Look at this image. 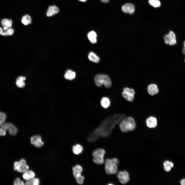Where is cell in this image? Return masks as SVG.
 <instances>
[{
  "label": "cell",
  "mask_w": 185,
  "mask_h": 185,
  "mask_svg": "<svg viewBox=\"0 0 185 185\" xmlns=\"http://www.w3.org/2000/svg\"><path fill=\"white\" fill-rule=\"evenodd\" d=\"M147 90L149 94L152 96L156 94L159 92V89L155 84H151L148 86Z\"/></svg>",
  "instance_id": "15"
},
{
  "label": "cell",
  "mask_w": 185,
  "mask_h": 185,
  "mask_svg": "<svg viewBox=\"0 0 185 185\" xmlns=\"http://www.w3.org/2000/svg\"><path fill=\"white\" fill-rule=\"evenodd\" d=\"M183 48L182 50V52L183 53L185 54V41L183 43Z\"/></svg>",
  "instance_id": "35"
},
{
  "label": "cell",
  "mask_w": 185,
  "mask_h": 185,
  "mask_svg": "<svg viewBox=\"0 0 185 185\" xmlns=\"http://www.w3.org/2000/svg\"></svg>",
  "instance_id": "38"
},
{
  "label": "cell",
  "mask_w": 185,
  "mask_h": 185,
  "mask_svg": "<svg viewBox=\"0 0 185 185\" xmlns=\"http://www.w3.org/2000/svg\"><path fill=\"white\" fill-rule=\"evenodd\" d=\"M6 132L0 125V136H5L6 134Z\"/></svg>",
  "instance_id": "32"
},
{
  "label": "cell",
  "mask_w": 185,
  "mask_h": 185,
  "mask_svg": "<svg viewBox=\"0 0 185 185\" xmlns=\"http://www.w3.org/2000/svg\"><path fill=\"white\" fill-rule=\"evenodd\" d=\"M79 1L83 2H86L87 0H79Z\"/></svg>",
  "instance_id": "37"
},
{
  "label": "cell",
  "mask_w": 185,
  "mask_h": 185,
  "mask_svg": "<svg viewBox=\"0 0 185 185\" xmlns=\"http://www.w3.org/2000/svg\"><path fill=\"white\" fill-rule=\"evenodd\" d=\"M119 163V160L116 158L107 159L105 161V169L106 173L109 175L116 173Z\"/></svg>",
  "instance_id": "3"
},
{
  "label": "cell",
  "mask_w": 185,
  "mask_h": 185,
  "mask_svg": "<svg viewBox=\"0 0 185 185\" xmlns=\"http://www.w3.org/2000/svg\"><path fill=\"white\" fill-rule=\"evenodd\" d=\"M29 166L26 164V160L23 159L15 161L14 164V169L20 172L24 173L28 170Z\"/></svg>",
  "instance_id": "7"
},
{
  "label": "cell",
  "mask_w": 185,
  "mask_h": 185,
  "mask_svg": "<svg viewBox=\"0 0 185 185\" xmlns=\"http://www.w3.org/2000/svg\"><path fill=\"white\" fill-rule=\"evenodd\" d=\"M163 167L164 170L166 172H169L174 166L173 163L169 161H166L163 163Z\"/></svg>",
  "instance_id": "23"
},
{
  "label": "cell",
  "mask_w": 185,
  "mask_h": 185,
  "mask_svg": "<svg viewBox=\"0 0 185 185\" xmlns=\"http://www.w3.org/2000/svg\"><path fill=\"white\" fill-rule=\"evenodd\" d=\"M105 151L103 149L99 148L95 150L92 152L93 161L99 165L103 164L104 162V156Z\"/></svg>",
  "instance_id": "5"
},
{
  "label": "cell",
  "mask_w": 185,
  "mask_h": 185,
  "mask_svg": "<svg viewBox=\"0 0 185 185\" xmlns=\"http://www.w3.org/2000/svg\"><path fill=\"white\" fill-rule=\"evenodd\" d=\"M30 141L31 144L37 147H41L44 144L41 137L39 135H35L31 137Z\"/></svg>",
  "instance_id": "12"
},
{
  "label": "cell",
  "mask_w": 185,
  "mask_h": 185,
  "mask_svg": "<svg viewBox=\"0 0 185 185\" xmlns=\"http://www.w3.org/2000/svg\"><path fill=\"white\" fill-rule=\"evenodd\" d=\"M122 94L126 100L132 102L134 98L135 92L133 89L127 87L124 88Z\"/></svg>",
  "instance_id": "8"
},
{
  "label": "cell",
  "mask_w": 185,
  "mask_h": 185,
  "mask_svg": "<svg viewBox=\"0 0 185 185\" xmlns=\"http://www.w3.org/2000/svg\"><path fill=\"white\" fill-rule=\"evenodd\" d=\"M40 183L39 179L38 178H35L30 180L26 181L25 183L26 185H39Z\"/></svg>",
  "instance_id": "27"
},
{
  "label": "cell",
  "mask_w": 185,
  "mask_h": 185,
  "mask_svg": "<svg viewBox=\"0 0 185 185\" xmlns=\"http://www.w3.org/2000/svg\"><path fill=\"white\" fill-rule=\"evenodd\" d=\"M101 104L104 108H106L110 106V102L109 99L106 97L103 98L101 100Z\"/></svg>",
  "instance_id": "26"
},
{
  "label": "cell",
  "mask_w": 185,
  "mask_h": 185,
  "mask_svg": "<svg viewBox=\"0 0 185 185\" xmlns=\"http://www.w3.org/2000/svg\"><path fill=\"white\" fill-rule=\"evenodd\" d=\"M0 35L4 36V31L3 29L0 26Z\"/></svg>",
  "instance_id": "33"
},
{
  "label": "cell",
  "mask_w": 185,
  "mask_h": 185,
  "mask_svg": "<svg viewBox=\"0 0 185 185\" xmlns=\"http://www.w3.org/2000/svg\"><path fill=\"white\" fill-rule=\"evenodd\" d=\"M87 36L91 43H95L96 42L97 35L95 32L93 31H90L88 33Z\"/></svg>",
  "instance_id": "22"
},
{
  "label": "cell",
  "mask_w": 185,
  "mask_h": 185,
  "mask_svg": "<svg viewBox=\"0 0 185 185\" xmlns=\"http://www.w3.org/2000/svg\"><path fill=\"white\" fill-rule=\"evenodd\" d=\"M164 39L165 43L166 44L173 45L177 43L175 35L172 31H170L168 34L165 35Z\"/></svg>",
  "instance_id": "11"
},
{
  "label": "cell",
  "mask_w": 185,
  "mask_h": 185,
  "mask_svg": "<svg viewBox=\"0 0 185 185\" xmlns=\"http://www.w3.org/2000/svg\"><path fill=\"white\" fill-rule=\"evenodd\" d=\"M135 6L134 5L130 3H127L124 5L122 7V10L124 12L131 14L134 13L135 11Z\"/></svg>",
  "instance_id": "13"
},
{
  "label": "cell",
  "mask_w": 185,
  "mask_h": 185,
  "mask_svg": "<svg viewBox=\"0 0 185 185\" xmlns=\"http://www.w3.org/2000/svg\"><path fill=\"white\" fill-rule=\"evenodd\" d=\"M59 12V9L56 6L53 5L50 6L46 13V15L48 17L52 16Z\"/></svg>",
  "instance_id": "16"
},
{
  "label": "cell",
  "mask_w": 185,
  "mask_h": 185,
  "mask_svg": "<svg viewBox=\"0 0 185 185\" xmlns=\"http://www.w3.org/2000/svg\"><path fill=\"white\" fill-rule=\"evenodd\" d=\"M21 21L22 23L24 25H27L31 23L32 19L29 15H26L23 16Z\"/></svg>",
  "instance_id": "25"
},
{
  "label": "cell",
  "mask_w": 185,
  "mask_h": 185,
  "mask_svg": "<svg viewBox=\"0 0 185 185\" xmlns=\"http://www.w3.org/2000/svg\"><path fill=\"white\" fill-rule=\"evenodd\" d=\"M1 125L5 131H8L9 133L12 135H15L17 132L18 130L16 127L11 123H4Z\"/></svg>",
  "instance_id": "9"
},
{
  "label": "cell",
  "mask_w": 185,
  "mask_h": 185,
  "mask_svg": "<svg viewBox=\"0 0 185 185\" xmlns=\"http://www.w3.org/2000/svg\"><path fill=\"white\" fill-rule=\"evenodd\" d=\"M124 115H116L112 121H104L100 126L95 129L87 138L90 143L96 141L101 136L107 137L111 134L115 125L122 119L124 118Z\"/></svg>",
  "instance_id": "1"
},
{
  "label": "cell",
  "mask_w": 185,
  "mask_h": 185,
  "mask_svg": "<svg viewBox=\"0 0 185 185\" xmlns=\"http://www.w3.org/2000/svg\"><path fill=\"white\" fill-rule=\"evenodd\" d=\"M14 185H24L25 184L24 182L18 178H16L14 182Z\"/></svg>",
  "instance_id": "31"
},
{
  "label": "cell",
  "mask_w": 185,
  "mask_h": 185,
  "mask_svg": "<svg viewBox=\"0 0 185 185\" xmlns=\"http://www.w3.org/2000/svg\"><path fill=\"white\" fill-rule=\"evenodd\" d=\"M149 3L151 5L156 8L161 6V2L159 0H149Z\"/></svg>",
  "instance_id": "28"
},
{
  "label": "cell",
  "mask_w": 185,
  "mask_h": 185,
  "mask_svg": "<svg viewBox=\"0 0 185 185\" xmlns=\"http://www.w3.org/2000/svg\"><path fill=\"white\" fill-rule=\"evenodd\" d=\"M26 78L25 77L20 76L18 77L16 79V84L19 88H23L25 85L24 81L26 80Z\"/></svg>",
  "instance_id": "19"
},
{
  "label": "cell",
  "mask_w": 185,
  "mask_h": 185,
  "mask_svg": "<svg viewBox=\"0 0 185 185\" xmlns=\"http://www.w3.org/2000/svg\"><path fill=\"white\" fill-rule=\"evenodd\" d=\"M14 32V29L10 28L4 32V36L12 35L13 34Z\"/></svg>",
  "instance_id": "29"
},
{
  "label": "cell",
  "mask_w": 185,
  "mask_h": 185,
  "mask_svg": "<svg viewBox=\"0 0 185 185\" xmlns=\"http://www.w3.org/2000/svg\"><path fill=\"white\" fill-rule=\"evenodd\" d=\"M72 170L73 175L76 179L77 183L80 184H82L84 177L81 174L83 171L82 166L80 165L77 164L72 168Z\"/></svg>",
  "instance_id": "6"
},
{
  "label": "cell",
  "mask_w": 185,
  "mask_h": 185,
  "mask_svg": "<svg viewBox=\"0 0 185 185\" xmlns=\"http://www.w3.org/2000/svg\"><path fill=\"white\" fill-rule=\"evenodd\" d=\"M88 58L90 61L96 63L98 62L100 60L99 57L93 52H91L89 53Z\"/></svg>",
  "instance_id": "24"
},
{
  "label": "cell",
  "mask_w": 185,
  "mask_h": 185,
  "mask_svg": "<svg viewBox=\"0 0 185 185\" xmlns=\"http://www.w3.org/2000/svg\"><path fill=\"white\" fill-rule=\"evenodd\" d=\"M117 177L119 182L123 184L127 183L130 181L129 174L126 170L119 172L117 174Z\"/></svg>",
  "instance_id": "10"
},
{
  "label": "cell",
  "mask_w": 185,
  "mask_h": 185,
  "mask_svg": "<svg viewBox=\"0 0 185 185\" xmlns=\"http://www.w3.org/2000/svg\"><path fill=\"white\" fill-rule=\"evenodd\" d=\"M1 23L4 31L11 28L12 25V21L11 19L4 18L1 21Z\"/></svg>",
  "instance_id": "17"
},
{
  "label": "cell",
  "mask_w": 185,
  "mask_h": 185,
  "mask_svg": "<svg viewBox=\"0 0 185 185\" xmlns=\"http://www.w3.org/2000/svg\"><path fill=\"white\" fill-rule=\"evenodd\" d=\"M6 118V114L0 111V125L4 123Z\"/></svg>",
  "instance_id": "30"
},
{
  "label": "cell",
  "mask_w": 185,
  "mask_h": 185,
  "mask_svg": "<svg viewBox=\"0 0 185 185\" xmlns=\"http://www.w3.org/2000/svg\"><path fill=\"white\" fill-rule=\"evenodd\" d=\"M35 174L32 170H27L23 173L22 177L24 179L28 181L35 178Z\"/></svg>",
  "instance_id": "18"
},
{
  "label": "cell",
  "mask_w": 185,
  "mask_h": 185,
  "mask_svg": "<svg viewBox=\"0 0 185 185\" xmlns=\"http://www.w3.org/2000/svg\"><path fill=\"white\" fill-rule=\"evenodd\" d=\"M147 126L149 128H154L157 125V120L156 118L153 116L148 118L146 120Z\"/></svg>",
  "instance_id": "14"
},
{
  "label": "cell",
  "mask_w": 185,
  "mask_h": 185,
  "mask_svg": "<svg viewBox=\"0 0 185 185\" xmlns=\"http://www.w3.org/2000/svg\"><path fill=\"white\" fill-rule=\"evenodd\" d=\"M94 80L96 85L98 87H100L104 85L106 88L111 87L112 82L109 77L105 75H97L95 76Z\"/></svg>",
  "instance_id": "4"
},
{
  "label": "cell",
  "mask_w": 185,
  "mask_h": 185,
  "mask_svg": "<svg viewBox=\"0 0 185 185\" xmlns=\"http://www.w3.org/2000/svg\"><path fill=\"white\" fill-rule=\"evenodd\" d=\"M119 127L122 132H125L134 131L136 128V125L134 119L132 117H128L122 120Z\"/></svg>",
  "instance_id": "2"
},
{
  "label": "cell",
  "mask_w": 185,
  "mask_h": 185,
  "mask_svg": "<svg viewBox=\"0 0 185 185\" xmlns=\"http://www.w3.org/2000/svg\"><path fill=\"white\" fill-rule=\"evenodd\" d=\"M76 73L75 72L70 70H67L64 75L65 78L68 80H72L75 77Z\"/></svg>",
  "instance_id": "20"
},
{
  "label": "cell",
  "mask_w": 185,
  "mask_h": 185,
  "mask_svg": "<svg viewBox=\"0 0 185 185\" xmlns=\"http://www.w3.org/2000/svg\"><path fill=\"white\" fill-rule=\"evenodd\" d=\"M83 149L82 146L81 145L78 144L74 145L72 147L73 152L76 155H79L81 153Z\"/></svg>",
  "instance_id": "21"
},
{
  "label": "cell",
  "mask_w": 185,
  "mask_h": 185,
  "mask_svg": "<svg viewBox=\"0 0 185 185\" xmlns=\"http://www.w3.org/2000/svg\"><path fill=\"white\" fill-rule=\"evenodd\" d=\"M102 2L107 3L109 2L110 0H100Z\"/></svg>",
  "instance_id": "36"
},
{
  "label": "cell",
  "mask_w": 185,
  "mask_h": 185,
  "mask_svg": "<svg viewBox=\"0 0 185 185\" xmlns=\"http://www.w3.org/2000/svg\"><path fill=\"white\" fill-rule=\"evenodd\" d=\"M180 183L182 185H185V179L181 180L180 181Z\"/></svg>",
  "instance_id": "34"
}]
</instances>
